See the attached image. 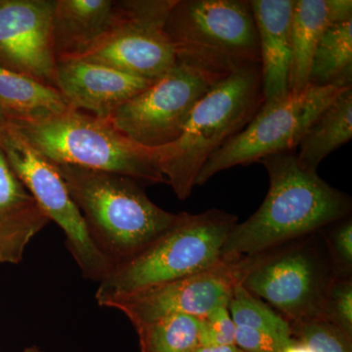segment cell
Listing matches in <instances>:
<instances>
[{"label":"cell","mask_w":352,"mask_h":352,"mask_svg":"<svg viewBox=\"0 0 352 352\" xmlns=\"http://www.w3.org/2000/svg\"><path fill=\"white\" fill-rule=\"evenodd\" d=\"M259 163L270 178L267 195L249 219L234 226L222 259L254 256L351 217V197L300 166L295 153L272 155Z\"/></svg>","instance_id":"obj_1"},{"label":"cell","mask_w":352,"mask_h":352,"mask_svg":"<svg viewBox=\"0 0 352 352\" xmlns=\"http://www.w3.org/2000/svg\"><path fill=\"white\" fill-rule=\"evenodd\" d=\"M54 164L90 238L112 268L133 258L175 222L176 214L157 207L133 178Z\"/></svg>","instance_id":"obj_2"},{"label":"cell","mask_w":352,"mask_h":352,"mask_svg":"<svg viewBox=\"0 0 352 352\" xmlns=\"http://www.w3.org/2000/svg\"><path fill=\"white\" fill-rule=\"evenodd\" d=\"M263 103L261 65L245 67L201 97L179 138L152 149L157 168L179 200L191 195L208 157L244 129Z\"/></svg>","instance_id":"obj_3"},{"label":"cell","mask_w":352,"mask_h":352,"mask_svg":"<svg viewBox=\"0 0 352 352\" xmlns=\"http://www.w3.org/2000/svg\"><path fill=\"white\" fill-rule=\"evenodd\" d=\"M238 223L236 215L212 208L201 214L180 212L173 226L99 282V307L129 295L207 270L222 261V248Z\"/></svg>","instance_id":"obj_4"},{"label":"cell","mask_w":352,"mask_h":352,"mask_svg":"<svg viewBox=\"0 0 352 352\" xmlns=\"http://www.w3.org/2000/svg\"><path fill=\"white\" fill-rule=\"evenodd\" d=\"M9 124L51 163L117 173L146 184L166 183L153 150L126 138L109 120L71 108L48 119Z\"/></svg>","instance_id":"obj_5"},{"label":"cell","mask_w":352,"mask_h":352,"mask_svg":"<svg viewBox=\"0 0 352 352\" xmlns=\"http://www.w3.org/2000/svg\"><path fill=\"white\" fill-rule=\"evenodd\" d=\"M164 32L176 60L227 76L261 65L258 31L247 0H175Z\"/></svg>","instance_id":"obj_6"},{"label":"cell","mask_w":352,"mask_h":352,"mask_svg":"<svg viewBox=\"0 0 352 352\" xmlns=\"http://www.w3.org/2000/svg\"><path fill=\"white\" fill-rule=\"evenodd\" d=\"M252 256L241 284L289 322L320 318L336 276L325 243L315 232Z\"/></svg>","instance_id":"obj_7"},{"label":"cell","mask_w":352,"mask_h":352,"mask_svg":"<svg viewBox=\"0 0 352 352\" xmlns=\"http://www.w3.org/2000/svg\"><path fill=\"white\" fill-rule=\"evenodd\" d=\"M346 88L308 85L298 94L289 91L283 98L263 103L244 129L208 157L197 176L196 185H204L220 171L234 166L295 151L315 120Z\"/></svg>","instance_id":"obj_8"},{"label":"cell","mask_w":352,"mask_h":352,"mask_svg":"<svg viewBox=\"0 0 352 352\" xmlns=\"http://www.w3.org/2000/svg\"><path fill=\"white\" fill-rule=\"evenodd\" d=\"M0 148L44 214L63 231L67 249L82 276L99 283L112 265L90 238L82 212L55 164L32 147L9 122L0 131Z\"/></svg>","instance_id":"obj_9"},{"label":"cell","mask_w":352,"mask_h":352,"mask_svg":"<svg viewBox=\"0 0 352 352\" xmlns=\"http://www.w3.org/2000/svg\"><path fill=\"white\" fill-rule=\"evenodd\" d=\"M175 0H120L110 29L82 56L149 82L176 63L164 25Z\"/></svg>","instance_id":"obj_10"},{"label":"cell","mask_w":352,"mask_h":352,"mask_svg":"<svg viewBox=\"0 0 352 352\" xmlns=\"http://www.w3.org/2000/svg\"><path fill=\"white\" fill-rule=\"evenodd\" d=\"M224 78L176 60L162 78L120 106L109 120L148 149L170 144L179 138L201 97Z\"/></svg>","instance_id":"obj_11"},{"label":"cell","mask_w":352,"mask_h":352,"mask_svg":"<svg viewBox=\"0 0 352 352\" xmlns=\"http://www.w3.org/2000/svg\"><path fill=\"white\" fill-rule=\"evenodd\" d=\"M251 263V256L222 259L196 274L110 298L102 307L119 310L134 328L175 315L201 319L215 308L228 305Z\"/></svg>","instance_id":"obj_12"},{"label":"cell","mask_w":352,"mask_h":352,"mask_svg":"<svg viewBox=\"0 0 352 352\" xmlns=\"http://www.w3.org/2000/svg\"><path fill=\"white\" fill-rule=\"evenodd\" d=\"M54 0H0V68L55 85Z\"/></svg>","instance_id":"obj_13"},{"label":"cell","mask_w":352,"mask_h":352,"mask_svg":"<svg viewBox=\"0 0 352 352\" xmlns=\"http://www.w3.org/2000/svg\"><path fill=\"white\" fill-rule=\"evenodd\" d=\"M152 82L82 59L57 62L55 85L71 108L109 120Z\"/></svg>","instance_id":"obj_14"},{"label":"cell","mask_w":352,"mask_h":352,"mask_svg":"<svg viewBox=\"0 0 352 352\" xmlns=\"http://www.w3.org/2000/svg\"><path fill=\"white\" fill-rule=\"evenodd\" d=\"M295 0H251L258 31L264 103L289 92L291 23Z\"/></svg>","instance_id":"obj_15"},{"label":"cell","mask_w":352,"mask_h":352,"mask_svg":"<svg viewBox=\"0 0 352 352\" xmlns=\"http://www.w3.org/2000/svg\"><path fill=\"white\" fill-rule=\"evenodd\" d=\"M50 220L11 170L0 148V264H19Z\"/></svg>","instance_id":"obj_16"},{"label":"cell","mask_w":352,"mask_h":352,"mask_svg":"<svg viewBox=\"0 0 352 352\" xmlns=\"http://www.w3.org/2000/svg\"><path fill=\"white\" fill-rule=\"evenodd\" d=\"M113 0H54L52 41L56 62L76 59L110 29Z\"/></svg>","instance_id":"obj_17"},{"label":"cell","mask_w":352,"mask_h":352,"mask_svg":"<svg viewBox=\"0 0 352 352\" xmlns=\"http://www.w3.org/2000/svg\"><path fill=\"white\" fill-rule=\"evenodd\" d=\"M352 18L351 0H295L291 23L289 91L308 85L312 57L331 25Z\"/></svg>","instance_id":"obj_18"},{"label":"cell","mask_w":352,"mask_h":352,"mask_svg":"<svg viewBox=\"0 0 352 352\" xmlns=\"http://www.w3.org/2000/svg\"><path fill=\"white\" fill-rule=\"evenodd\" d=\"M0 108L8 120L36 122L67 112L71 106L56 87L0 68Z\"/></svg>","instance_id":"obj_19"},{"label":"cell","mask_w":352,"mask_h":352,"mask_svg":"<svg viewBox=\"0 0 352 352\" xmlns=\"http://www.w3.org/2000/svg\"><path fill=\"white\" fill-rule=\"evenodd\" d=\"M352 138V87L342 90L315 120L298 143V163L317 171L325 157Z\"/></svg>","instance_id":"obj_20"},{"label":"cell","mask_w":352,"mask_h":352,"mask_svg":"<svg viewBox=\"0 0 352 352\" xmlns=\"http://www.w3.org/2000/svg\"><path fill=\"white\" fill-rule=\"evenodd\" d=\"M308 85L352 87V18L331 25L322 36L312 57Z\"/></svg>","instance_id":"obj_21"},{"label":"cell","mask_w":352,"mask_h":352,"mask_svg":"<svg viewBox=\"0 0 352 352\" xmlns=\"http://www.w3.org/2000/svg\"><path fill=\"white\" fill-rule=\"evenodd\" d=\"M200 319L175 315L135 327L141 352H194L199 344Z\"/></svg>","instance_id":"obj_22"},{"label":"cell","mask_w":352,"mask_h":352,"mask_svg":"<svg viewBox=\"0 0 352 352\" xmlns=\"http://www.w3.org/2000/svg\"><path fill=\"white\" fill-rule=\"evenodd\" d=\"M228 309L237 327L263 331L284 340L293 337L289 322L268 303L250 293L241 283L233 289Z\"/></svg>","instance_id":"obj_23"},{"label":"cell","mask_w":352,"mask_h":352,"mask_svg":"<svg viewBox=\"0 0 352 352\" xmlns=\"http://www.w3.org/2000/svg\"><path fill=\"white\" fill-rule=\"evenodd\" d=\"M293 337L312 352H352V338L321 318L291 324Z\"/></svg>","instance_id":"obj_24"},{"label":"cell","mask_w":352,"mask_h":352,"mask_svg":"<svg viewBox=\"0 0 352 352\" xmlns=\"http://www.w3.org/2000/svg\"><path fill=\"white\" fill-rule=\"evenodd\" d=\"M325 243L337 277H352L351 217L337 220L318 231Z\"/></svg>","instance_id":"obj_25"},{"label":"cell","mask_w":352,"mask_h":352,"mask_svg":"<svg viewBox=\"0 0 352 352\" xmlns=\"http://www.w3.org/2000/svg\"><path fill=\"white\" fill-rule=\"evenodd\" d=\"M320 318L352 338V277L333 278L324 296Z\"/></svg>","instance_id":"obj_26"},{"label":"cell","mask_w":352,"mask_h":352,"mask_svg":"<svg viewBox=\"0 0 352 352\" xmlns=\"http://www.w3.org/2000/svg\"><path fill=\"white\" fill-rule=\"evenodd\" d=\"M235 333L228 305H222L200 319L199 344L201 347L235 346Z\"/></svg>","instance_id":"obj_27"},{"label":"cell","mask_w":352,"mask_h":352,"mask_svg":"<svg viewBox=\"0 0 352 352\" xmlns=\"http://www.w3.org/2000/svg\"><path fill=\"white\" fill-rule=\"evenodd\" d=\"M288 340L263 331L236 326L235 346L243 352H281Z\"/></svg>","instance_id":"obj_28"},{"label":"cell","mask_w":352,"mask_h":352,"mask_svg":"<svg viewBox=\"0 0 352 352\" xmlns=\"http://www.w3.org/2000/svg\"><path fill=\"white\" fill-rule=\"evenodd\" d=\"M281 352H312L311 349L303 344L300 340H296V338L292 337L288 342L285 344Z\"/></svg>","instance_id":"obj_29"},{"label":"cell","mask_w":352,"mask_h":352,"mask_svg":"<svg viewBox=\"0 0 352 352\" xmlns=\"http://www.w3.org/2000/svg\"><path fill=\"white\" fill-rule=\"evenodd\" d=\"M194 352H243L237 346L201 347L199 346Z\"/></svg>","instance_id":"obj_30"},{"label":"cell","mask_w":352,"mask_h":352,"mask_svg":"<svg viewBox=\"0 0 352 352\" xmlns=\"http://www.w3.org/2000/svg\"><path fill=\"white\" fill-rule=\"evenodd\" d=\"M9 120L7 119L6 113H4L2 109L0 108V131L8 124Z\"/></svg>","instance_id":"obj_31"},{"label":"cell","mask_w":352,"mask_h":352,"mask_svg":"<svg viewBox=\"0 0 352 352\" xmlns=\"http://www.w3.org/2000/svg\"><path fill=\"white\" fill-rule=\"evenodd\" d=\"M23 352H44L43 349H39L38 346H32L30 347H27V349H24V351Z\"/></svg>","instance_id":"obj_32"}]
</instances>
